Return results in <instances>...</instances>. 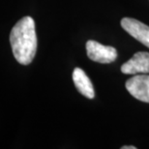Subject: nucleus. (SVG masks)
Listing matches in <instances>:
<instances>
[{
    "instance_id": "obj_1",
    "label": "nucleus",
    "mask_w": 149,
    "mask_h": 149,
    "mask_svg": "<svg viewBox=\"0 0 149 149\" xmlns=\"http://www.w3.org/2000/svg\"><path fill=\"white\" fill-rule=\"evenodd\" d=\"M10 43L16 60L22 65L30 64L37 52V35L35 22L31 17H24L14 26Z\"/></svg>"
},
{
    "instance_id": "obj_2",
    "label": "nucleus",
    "mask_w": 149,
    "mask_h": 149,
    "mask_svg": "<svg viewBox=\"0 0 149 149\" xmlns=\"http://www.w3.org/2000/svg\"><path fill=\"white\" fill-rule=\"evenodd\" d=\"M87 56L91 60L99 63H111L117 58V50L111 46H104L96 41L89 40L86 43Z\"/></svg>"
},
{
    "instance_id": "obj_3",
    "label": "nucleus",
    "mask_w": 149,
    "mask_h": 149,
    "mask_svg": "<svg viewBox=\"0 0 149 149\" xmlns=\"http://www.w3.org/2000/svg\"><path fill=\"white\" fill-rule=\"evenodd\" d=\"M126 89L134 98L141 102L149 103V74H139L125 83Z\"/></svg>"
},
{
    "instance_id": "obj_4",
    "label": "nucleus",
    "mask_w": 149,
    "mask_h": 149,
    "mask_svg": "<svg viewBox=\"0 0 149 149\" xmlns=\"http://www.w3.org/2000/svg\"><path fill=\"white\" fill-rule=\"evenodd\" d=\"M121 26L131 36L149 47V26L131 17H124L121 20Z\"/></svg>"
},
{
    "instance_id": "obj_5",
    "label": "nucleus",
    "mask_w": 149,
    "mask_h": 149,
    "mask_svg": "<svg viewBox=\"0 0 149 149\" xmlns=\"http://www.w3.org/2000/svg\"><path fill=\"white\" fill-rule=\"evenodd\" d=\"M121 72L126 74H149V52H139L121 66Z\"/></svg>"
},
{
    "instance_id": "obj_6",
    "label": "nucleus",
    "mask_w": 149,
    "mask_h": 149,
    "mask_svg": "<svg viewBox=\"0 0 149 149\" xmlns=\"http://www.w3.org/2000/svg\"><path fill=\"white\" fill-rule=\"evenodd\" d=\"M73 80L79 93L88 99H93L95 97V91L90 79L85 72L80 68H76L73 72Z\"/></svg>"
},
{
    "instance_id": "obj_7",
    "label": "nucleus",
    "mask_w": 149,
    "mask_h": 149,
    "mask_svg": "<svg viewBox=\"0 0 149 149\" xmlns=\"http://www.w3.org/2000/svg\"><path fill=\"white\" fill-rule=\"evenodd\" d=\"M136 146H122L121 149H136Z\"/></svg>"
}]
</instances>
